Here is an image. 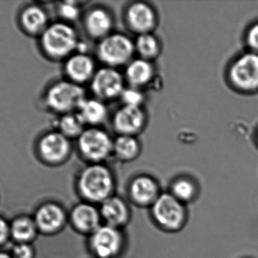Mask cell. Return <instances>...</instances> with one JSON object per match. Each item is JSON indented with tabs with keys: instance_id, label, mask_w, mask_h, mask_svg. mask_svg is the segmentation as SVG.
<instances>
[{
	"instance_id": "4dcf8cb0",
	"label": "cell",
	"mask_w": 258,
	"mask_h": 258,
	"mask_svg": "<svg viewBox=\"0 0 258 258\" xmlns=\"http://www.w3.org/2000/svg\"><path fill=\"white\" fill-rule=\"evenodd\" d=\"M10 232V227L8 226L7 223L4 220L0 218V243L6 240Z\"/></svg>"
},
{
	"instance_id": "e0dca14e",
	"label": "cell",
	"mask_w": 258,
	"mask_h": 258,
	"mask_svg": "<svg viewBox=\"0 0 258 258\" xmlns=\"http://www.w3.org/2000/svg\"><path fill=\"white\" fill-rule=\"evenodd\" d=\"M99 212L101 219L105 221L106 224L116 228L126 224L130 217L126 203L115 195L109 197L101 203Z\"/></svg>"
},
{
	"instance_id": "f546056e",
	"label": "cell",
	"mask_w": 258,
	"mask_h": 258,
	"mask_svg": "<svg viewBox=\"0 0 258 258\" xmlns=\"http://www.w3.org/2000/svg\"><path fill=\"white\" fill-rule=\"evenodd\" d=\"M13 258H33V249L27 243H19L15 245L12 250Z\"/></svg>"
},
{
	"instance_id": "44dd1931",
	"label": "cell",
	"mask_w": 258,
	"mask_h": 258,
	"mask_svg": "<svg viewBox=\"0 0 258 258\" xmlns=\"http://www.w3.org/2000/svg\"><path fill=\"white\" fill-rule=\"evenodd\" d=\"M85 125L98 127L107 119L108 111L104 101L98 98H86L77 111Z\"/></svg>"
},
{
	"instance_id": "cb8c5ba5",
	"label": "cell",
	"mask_w": 258,
	"mask_h": 258,
	"mask_svg": "<svg viewBox=\"0 0 258 258\" xmlns=\"http://www.w3.org/2000/svg\"><path fill=\"white\" fill-rule=\"evenodd\" d=\"M135 51L141 59L151 61L160 53V42L152 33L138 35L135 42Z\"/></svg>"
},
{
	"instance_id": "ffe728a7",
	"label": "cell",
	"mask_w": 258,
	"mask_h": 258,
	"mask_svg": "<svg viewBox=\"0 0 258 258\" xmlns=\"http://www.w3.org/2000/svg\"><path fill=\"white\" fill-rule=\"evenodd\" d=\"M155 71L151 62L145 59H134L127 65L125 77L131 86L140 88L151 83Z\"/></svg>"
},
{
	"instance_id": "f1b7e54d",
	"label": "cell",
	"mask_w": 258,
	"mask_h": 258,
	"mask_svg": "<svg viewBox=\"0 0 258 258\" xmlns=\"http://www.w3.org/2000/svg\"><path fill=\"white\" fill-rule=\"evenodd\" d=\"M244 42L248 51L258 54V21L247 27L244 34Z\"/></svg>"
},
{
	"instance_id": "52a82bcc",
	"label": "cell",
	"mask_w": 258,
	"mask_h": 258,
	"mask_svg": "<svg viewBox=\"0 0 258 258\" xmlns=\"http://www.w3.org/2000/svg\"><path fill=\"white\" fill-rule=\"evenodd\" d=\"M35 151L45 164L57 165L63 163L72 151L71 140L55 130L45 132L38 137Z\"/></svg>"
},
{
	"instance_id": "d4e9b609",
	"label": "cell",
	"mask_w": 258,
	"mask_h": 258,
	"mask_svg": "<svg viewBox=\"0 0 258 258\" xmlns=\"http://www.w3.org/2000/svg\"><path fill=\"white\" fill-rule=\"evenodd\" d=\"M35 221L29 218H18L12 222L10 227L11 234L20 243H26L33 239L36 234Z\"/></svg>"
},
{
	"instance_id": "5bb4252c",
	"label": "cell",
	"mask_w": 258,
	"mask_h": 258,
	"mask_svg": "<svg viewBox=\"0 0 258 258\" xmlns=\"http://www.w3.org/2000/svg\"><path fill=\"white\" fill-rule=\"evenodd\" d=\"M63 71L68 80L82 85L93 78L95 61L86 53H75L65 60Z\"/></svg>"
},
{
	"instance_id": "30bf717a",
	"label": "cell",
	"mask_w": 258,
	"mask_h": 258,
	"mask_svg": "<svg viewBox=\"0 0 258 258\" xmlns=\"http://www.w3.org/2000/svg\"><path fill=\"white\" fill-rule=\"evenodd\" d=\"M91 89L101 101L114 99L120 97L125 89L123 77L116 68L104 67L95 72L91 80Z\"/></svg>"
},
{
	"instance_id": "ba28073f",
	"label": "cell",
	"mask_w": 258,
	"mask_h": 258,
	"mask_svg": "<svg viewBox=\"0 0 258 258\" xmlns=\"http://www.w3.org/2000/svg\"><path fill=\"white\" fill-rule=\"evenodd\" d=\"M152 215L162 228L177 230L184 223L186 211L183 203L171 193H162L152 204Z\"/></svg>"
},
{
	"instance_id": "ac0fdd59",
	"label": "cell",
	"mask_w": 258,
	"mask_h": 258,
	"mask_svg": "<svg viewBox=\"0 0 258 258\" xmlns=\"http://www.w3.org/2000/svg\"><path fill=\"white\" fill-rule=\"evenodd\" d=\"M129 193L132 199L140 205L153 204L159 196V186L151 177L139 176L131 183Z\"/></svg>"
},
{
	"instance_id": "8992f818",
	"label": "cell",
	"mask_w": 258,
	"mask_h": 258,
	"mask_svg": "<svg viewBox=\"0 0 258 258\" xmlns=\"http://www.w3.org/2000/svg\"><path fill=\"white\" fill-rule=\"evenodd\" d=\"M135 53V42L122 33L108 35L101 39L97 48L99 60L113 68L128 65Z\"/></svg>"
},
{
	"instance_id": "6da1fadb",
	"label": "cell",
	"mask_w": 258,
	"mask_h": 258,
	"mask_svg": "<svg viewBox=\"0 0 258 258\" xmlns=\"http://www.w3.org/2000/svg\"><path fill=\"white\" fill-rule=\"evenodd\" d=\"M39 49L51 61L66 60L77 53L80 41L78 33L69 23H51L38 38Z\"/></svg>"
},
{
	"instance_id": "8fae6325",
	"label": "cell",
	"mask_w": 258,
	"mask_h": 258,
	"mask_svg": "<svg viewBox=\"0 0 258 258\" xmlns=\"http://www.w3.org/2000/svg\"><path fill=\"white\" fill-rule=\"evenodd\" d=\"M20 29L27 36L39 38L51 23L45 8L38 3L25 5L18 12Z\"/></svg>"
},
{
	"instance_id": "7c38bea8",
	"label": "cell",
	"mask_w": 258,
	"mask_h": 258,
	"mask_svg": "<svg viewBox=\"0 0 258 258\" xmlns=\"http://www.w3.org/2000/svg\"><path fill=\"white\" fill-rule=\"evenodd\" d=\"M125 20L129 28L138 35L152 33L157 24L154 9L143 2H136L128 6L125 12Z\"/></svg>"
},
{
	"instance_id": "2e32d148",
	"label": "cell",
	"mask_w": 258,
	"mask_h": 258,
	"mask_svg": "<svg viewBox=\"0 0 258 258\" xmlns=\"http://www.w3.org/2000/svg\"><path fill=\"white\" fill-rule=\"evenodd\" d=\"M99 210L89 203H80L71 212V221L76 230L83 233L92 234L101 224Z\"/></svg>"
},
{
	"instance_id": "d6a6232c",
	"label": "cell",
	"mask_w": 258,
	"mask_h": 258,
	"mask_svg": "<svg viewBox=\"0 0 258 258\" xmlns=\"http://www.w3.org/2000/svg\"><path fill=\"white\" fill-rule=\"evenodd\" d=\"M254 141H255L256 145L258 147V127L256 130L255 134H254Z\"/></svg>"
},
{
	"instance_id": "83f0119b",
	"label": "cell",
	"mask_w": 258,
	"mask_h": 258,
	"mask_svg": "<svg viewBox=\"0 0 258 258\" xmlns=\"http://www.w3.org/2000/svg\"><path fill=\"white\" fill-rule=\"evenodd\" d=\"M123 106L141 107L144 101V95L138 88H125L120 95Z\"/></svg>"
},
{
	"instance_id": "9c48e42d",
	"label": "cell",
	"mask_w": 258,
	"mask_h": 258,
	"mask_svg": "<svg viewBox=\"0 0 258 258\" xmlns=\"http://www.w3.org/2000/svg\"><path fill=\"white\" fill-rule=\"evenodd\" d=\"M123 236L119 228L101 225L90 235L89 246L98 258H113L120 252Z\"/></svg>"
},
{
	"instance_id": "9a60e30c",
	"label": "cell",
	"mask_w": 258,
	"mask_h": 258,
	"mask_svg": "<svg viewBox=\"0 0 258 258\" xmlns=\"http://www.w3.org/2000/svg\"><path fill=\"white\" fill-rule=\"evenodd\" d=\"M86 32L94 39H104L111 34L113 19L111 14L103 9L95 8L86 14L84 19Z\"/></svg>"
},
{
	"instance_id": "7402d4cb",
	"label": "cell",
	"mask_w": 258,
	"mask_h": 258,
	"mask_svg": "<svg viewBox=\"0 0 258 258\" xmlns=\"http://www.w3.org/2000/svg\"><path fill=\"white\" fill-rule=\"evenodd\" d=\"M140 153L141 144L135 136L119 135L113 140V154L120 162H132Z\"/></svg>"
},
{
	"instance_id": "484cf974",
	"label": "cell",
	"mask_w": 258,
	"mask_h": 258,
	"mask_svg": "<svg viewBox=\"0 0 258 258\" xmlns=\"http://www.w3.org/2000/svg\"><path fill=\"white\" fill-rule=\"evenodd\" d=\"M171 194L180 202L191 201L197 193L195 184L189 179L180 178L171 185Z\"/></svg>"
},
{
	"instance_id": "4316f807",
	"label": "cell",
	"mask_w": 258,
	"mask_h": 258,
	"mask_svg": "<svg viewBox=\"0 0 258 258\" xmlns=\"http://www.w3.org/2000/svg\"><path fill=\"white\" fill-rule=\"evenodd\" d=\"M57 8V13L60 18V21L69 23L76 21L80 17V6L74 2L59 3Z\"/></svg>"
},
{
	"instance_id": "5b68a950",
	"label": "cell",
	"mask_w": 258,
	"mask_h": 258,
	"mask_svg": "<svg viewBox=\"0 0 258 258\" xmlns=\"http://www.w3.org/2000/svg\"><path fill=\"white\" fill-rule=\"evenodd\" d=\"M77 146L83 159L91 164H102L113 154V140L105 130L91 127L77 139Z\"/></svg>"
},
{
	"instance_id": "1f68e13d",
	"label": "cell",
	"mask_w": 258,
	"mask_h": 258,
	"mask_svg": "<svg viewBox=\"0 0 258 258\" xmlns=\"http://www.w3.org/2000/svg\"><path fill=\"white\" fill-rule=\"evenodd\" d=\"M0 258H13L12 256L6 254V253H0Z\"/></svg>"
},
{
	"instance_id": "d6986e66",
	"label": "cell",
	"mask_w": 258,
	"mask_h": 258,
	"mask_svg": "<svg viewBox=\"0 0 258 258\" xmlns=\"http://www.w3.org/2000/svg\"><path fill=\"white\" fill-rule=\"evenodd\" d=\"M65 214L60 206L46 204L38 209L35 224L38 228L47 233L57 231L64 224Z\"/></svg>"
},
{
	"instance_id": "4fadbf2b",
	"label": "cell",
	"mask_w": 258,
	"mask_h": 258,
	"mask_svg": "<svg viewBox=\"0 0 258 258\" xmlns=\"http://www.w3.org/2000/svg\"><path fill=\"white\" fill-rule=\"evenodd\" d=\"M146 115L141 107L123 106L116 111L113 118V126L119 135L134 136L144 128Z\"/></svg>"
},
{
	"instance_id": "603a6c76",
	"label": "cell",
	"mask_w": 258,
	"mask_h": 258,
	"mask_svg": "<svg viewBox=\"0 0 258 258\" xmlns=\"http://www.w3.org/2000/svg\"><path fill=\"white\" fill-rule=\"evenodd\" d=\"M84 123L77 112L59 115L54 124V130L60 132L68 139H78L86 129Z\"/></svg>"
},
{
	"instance_id": "277c9868",
	"label": "cell",
	"mask_w": 258,
	"mask_h": 258,
	"mask_svg": "<svg viewBox=\"0 0 258 258\" xmlns=\"http://www.w3.org/2000/svg\"><path fill=\"white\" fill-rule=\"evenodd\" d=\"M229 86L241 94L258 92V54L247 51L233 58L226 71Z\"/></svg>"
},
{
	"instance_id": "7a4b0ae2",
	"label": "cell",
	"mask_w": 258,
	"mask_h": 258,
	"mask_svg": "<svg viewBox=\"0 0 258 258\" xmlns=\"http://www.w3.org/2000/svg\"><path fill=\"white\" fill-rule=\"evenodd\" d=\"M42 98L45 109L59 116L77 112L86 98V91L81 85L65 79L50 84Z\"/></svg>"
},
{
	"instance_id": "3957f363",
	"label": "cell",
	"mask_w": 258,
	"mask_h": 258,
	"mask_svg": "<svg viewBox=\"0 0 258 258\" xmlns=\"http://www.w3.org/2000/svg\"><path fill=\"white\" fill-rule=\"evenodd\" d=\"M114 177L102 164H91L82 171L78 180L80 195L90 203H102L113 195Z\"/></svg>"
}]
</instances>
